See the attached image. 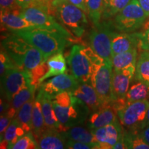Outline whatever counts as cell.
Here are the masks:
<instances>
[{"label": "cell", "instance_id": "obj_1", "mask_svg": "<svg viewBox=\"0 0 149 149\" xmlns=\"http://www.w3.org/2000/svg\"><path fill=\"white\" fill-rule=\"evenodd\" d=\"M1 47L19 68L31 72L42 63L46 61L43 53L38 48L22 37L11 33L1 37Z\"/></svg>", "mask_w": 149, "mask_h": 149}, {"label": "cell", "instance_id": "obj_2", "mask_svg": "<svg viewBox=\"0 0 149 149\" xmlns=\"http://www.w3.org/2000/svg\"><path fill=\"white\" fill-rule=\"evenodd\" d=\"M14 33L22 37L42 52L46 60L54 54L62 52L74 40L68 38L56 31L37 28L34 29L17 31Z\"/></svg>", "mask_w": 149, "mask_h": 149}, {"label": "cell", "instance_id": "obj_3", "mask_svg": "<svg viewBox=\"0 0 149 149\" xmlns=\"http://www.w3.org/2000/svg\"><path fill=\"white\" fill-rule=\"evenodd\" d=\"M52 13L74 37L80 39L88 26L86 13L68 0H53Z\"/></svg>", "mask_w": 149, "mask_h": 149}, {"label": "cell", "instance_id": "obj_4", "mask_svg": "<svg viewBox=\"0 0 149 149\" xmlns=\"http://www.w3.org/2000/svg\"><path fill=\"white\" fill-rule=\"evenodd\" d=\"M102 59L91 47L74 44L67 57V64L71 74L79 83L89 82L92 65Z\"/></svg>", "mask_w": 149, "mask_h": 149}, {"label": "cell", "instance_id": "obj_5", "mask_svg": "<svg viewBox=\"0 0 149 149\" xmlns=\"http://www.w3.org/2000/svg\"><path fill=\"white\" fill-rule=\"evenodd\" d=\"M113 64L102 59L91 67L90 82L97 93L102 106L112 102Z\"/></svg>", "mask_w": 149, "mask_h": 149}, {"label": "cell", "instance_id": "obj_6", "mask_svg": "<svg viewBox=\"0 0 149 149\" xmlns=\"http://www.w3.org/2000/svg\"><path fill=\"white\" fill-rule=\"evenodd\" d=\"M148 17L138 0L131 1L114 17L113 26L116 31L122 33H134L144 26Z\"/></svg>", "mask_w": 149, "mask_h": 149}, {"label": "cell", "instance_id": "obj_7", "mask_svg": "<svg viewBox=\"0 0 149 149\" xmlns=\"http://www.w3.org/2000/svg\"><path fill=\"white\" fill-rule=\"evenodd\" d=\"M53 105L59 121L67 128L82 125L86 122L91 113L86 104L73 95L69 104L60 106L53 103Z\"/></svg>", "mask_w": 149, "mask_h": 149}, {"label": "cell", "instance_id": "obj_8", "mask_svg": "<svg viewBox=\"0 0 149 149\" xmlns=\"http://www.w3.org/2000/svg\"><path fill=\"white\" fill-rule=\"evenodd\" d=\"M115 30L113 21L104 19L98 25L94 26L88 35L90 47L104 60L112 62L111 33Z\"/></svg>", "mask_w": 149, "mask_h": 149}, {"label": "cell", "instance_id": "obj_9", "mask_svg": "<svg viewBox=\"0 0 149 149\" xmlns=\"http://www.w3.org/2000/svg\"><path fill=\"white\" fill-rule=\"evenodd\" d=\"M30 84H33L31 72L21 69L16 64L9 67L1 76L3 99L10 103L19 91Z\"/></svg>", "mask_w": 149, "mask_h": 149}, {"label": "cell", "instance_id": "obj_10", "mask_svg": "<svg viewBox=\"0 0 149 149\" xmlns=\"http://www.w3.org/2000/svg\"><path fill=\"white\" fill-rule=\"evenodd\" d=\"M149 100H143L125 104L117 109L120 122L127 130H141L144 128Z\"/></svg>", "mask_w": 149, "mask_h": 149}, {"label": "cell", "instance_id": "obj_11", "mask_svg": "<svg viewBox=\"0 0 149 149\" xmlns=\"http://www.w3.org/2000/svg\"><path fill=\"white\" fill-rule=\"evenodd\" d=\"M20 15L40 29L56 31L72 40H77L69 31L63 26L53 15L37 6L22 8Z\"/></svg>", "mask_w": 149, "mask_h": 149}, {"label": "cell", "instance_id": "obj_12", "mask_svg": "<svg viewBox=\"0 0 149 149\" xmlns=\"http://www.w3.org/2000/svg\"><path fill=\"white\" fill-rule=\"evenodd\" d=\"M136 65L120 70H113L112 75V104L115 109L126 104V97L132 79L135 77Z\"/></svg>", "mask_w": 149, "mask_h": 149}, {"label": "cell", "instance_id": "obj_13", "mask_svg": "<svg viewBox=\"0 0 149 149\" xmlns=\"http://www.w3.org/2000/svg\"><path fill=\"white\" fill-rule=\"evenodd\" d=\"M79 82L72 74L63 73L56 75L45 82H42L39 87L43 92L53 98L62 92H72L77 88Z\"/></svg>", "mask_w": 149, "mask_h": 149}, {"label": "cell", "instance_id": "obj_14", "mask_svg": "<svg viewBox=\"0 0 149 149\" xmlns=\"http://www.w3.org/2000/svg\"><path fill=\"white\" fill-rule=\"evenodd\" d=\"M122 124L120 120L104 127L91 130L100 149H111L116 144L123 134Z\"/></svg>", "mask_w": 149, "mask_h": 149}, {"label": "cell", "instance_id": "obj_15", "mask_svg": "<svg viewBox=\"0 0 149 149\" xmlns=\"http://www.w3.org/2000/svg\"><path fill=\"white\" fill-rule=\"evenodd\" d=\"M118 120L117 110L113 104H108L91 112L86 121V126L91 130H93L114 123Z\"/></svg>", "mask_w": 149, "mask_h": 149}, {"label": "cell", "instance_id": "obj_16", "mask_svg": "<svg viewBox=\"0 0 149 149\" xmlns=\"http://www.w3.org/2000/svg\"><path fill=\"white\" fill-rule=\"evenodd\" d=\"M21 11L1 10V29L10 33L38 28L21 15Z\"/></svg>", "mask_w": 149, "mask_h": 149}, {"label": "cell", "instance_id": "obj_17", "mask_svg": "<svg viewBox=\"0 0 149 149\" xmlns=\"http://www.w3.org/2000/svg\"><path fill=\"white\" fill-rule=\"evenodd\" d=\"M111 41L113 56L133 48H138V33H122L113 31L111 33Z\"/></svg>", "mask_w": 149, "mask_h": 149}, {"label": "cell", "instance_id": "obj_18", "mask_svg": "<svg viewBox=\"0 0 149 149\" xmlns=\"http://www.w3.org/2000/svg\"><path fill=\"white\" fill-rule=\"evenodd\" d=\"M36 97L39 98L42 104V113L46 128H53L59 132H64L68 130V128L63 126L57 118L53 108L52 99L46 95L40 88H39Z\"/></svg>", "mask_w": 149, "mask_h": 149}, {"label": "cell", "instance_id": "obj_19", "mask_svg": "<svg viewBox=\"0 0 149 149\" xmlns=\"http://www.w3.org/2000/svg\"><path fill=\"white\" fill-rule=\"evenodd\" d=\"M68 139L63 132L47 128L37 139L38 148L63 149L66 148Z\"/></svg>", "mask_w": 149, "mask_h": 149}, {"label": "cell", "instance_id": "obj_20", "mask_svg": "<svg viewBox=\"0 0 149 149\" xmlns=\"http://www.w3.org/2000/svg\"><path fill=\"white\" fill-rule=\"evenodd\" d=\"M72 94L86 104L91 110V113L99 109L102 106L97 93L90 81L79 83L77 88L72 91Z\"/></svg>", "mask_w": 149, "mask_h": 149}, {"label": "cell", "instance_id": "obj_21", "mask_svg": "<svg viewBox=\"0 0 149 149\" xmlns=\"http://www.w3.org/2000/svg\"><path fill=\"white\" fill-rule=\"evenodd\" d=\"M37 84H30L19 91L10 102V107L8 111L5 113L12 120L15 118L19 110L21 109L22 106L26 102L36 97L35 91L37 89Z\"/></svg>", "mask_w": 149, "mask_h": 149}, {"label": "cell", "instance_id": "obj_22", "mask_svg": "<svg viewBox=\"0 0 149 149\" xmlns=\"http://www.w3.org/2000/svg\"><path fill=\"white\" fill-rule=\"evenodd\" d=\"M48 71L39 79L38 85L44 82L46 79L51 77L65 73L66 70V59L62 52L54 54L46 61Z\"/></svg>", "mask_w": 149, "mask_h": 149}, {"label": "cell", "instance_id": "obj_23", "mask_svg": "<svg viewBox=\"0 0 149 149\" xmlns=\"http://www.w3.org/2000/svg\"><path fill=\"white\" fill-rule=\"evenodd\" d=\"M26 132L22 127L17 119L15 117L6 130L2 140H1V148H12L13 145Z\"/></svg>", "mask_w": 149, "mask_h": 149}, {"label": "cell", "instance_id": "obj_24", "mask_svg": "<svg viewBox=\"0 0 149 149\" xmlns=\"http://www.w3.org/2000/svg\"><path fill=\"white\" fill-rule=\"evenodd\" d=\"M63 133L68 139L95 145L98 149H100L94 135L88 127L85 128L81 125L75 126L68 128Z\"/></svg>", "mask_w": 149, "mask_h": 149}, {"label": "cell", "instance_id": "obj_25", "mask_svg": "<svg viewBox=\"0 0 149 149\" xmlns=\"http://www.w3.org/2000/svg\"><path fill=\"white\" fill-rule=\"evenodd\" d=\"M137 57L138 48H133L130 51L113 55L112 60L113 70H120L131 65H136Z\"/></svg>", "mask_w": 149, "mask_h": 149}, {"label": "cell", "instance_id": "obj_26", "mask_svg": "<svg viewBox=\"0 0 149 149\" xmlns=\"http://www.w3.org/2000/svg\"><path fill=\"white\" fill-rule=\"evenodd\" d=\"M32 126V132L36 139H38L41 135L44 133V130L47 128L46 126L45 122H44L42 104H41L40 100L37 97H35L34 104H33Z\"/></svg>", "mask_w": 149, "mask_h": 149}, {"label": "cell", "instance_id": "obj_27", "mask_svg": "<svg viewBox=\"0 0 149 149\" xmlns=\"http://www.w3.org/2000/svg\"><path fill=\"white\" fill-rule=\"evenodd\" d=\"M135 79L149 85V51H141L136 63Z\"/></svg>", "mask_w": 149, "mask_h": 149}, {"label": "cell", "instance_id": "obj_28", "mask_svg": "<svg viewBox=\"0 0 149 149\" xmlns=\"http://www.w3.org/2000/svg\"><path fill=\"white\" fill-rule=\"evenodd\" d=\"M123 137L126 148L149 149V145L145 141L140 130L123 129Z\"/></svg>", "mask_w": 149, "mask_h": 149}, {"label": "cell", "instance_id": "obj_29", "mask_svg": "<svg viewBox=\"0 0 149 149\" xmlns=\"http://www.w3.org/2000/svg\"><path fill=\"white\" fill-rule=\"evenodd\" d=\"M143 100H149V85L137 81L129 88L126 97V104Z\"/></svg>", "mask_w": 149, "mask_h": 149}, {"label": "cell", "instance_id": "obj_30", "mask_svg": "<svg viewBox=\"0 0 149 149\" xmlns=\"http://www.w3.org/2000/svg\"><path fill=\"white\" fill-rule=\"evenodd\" d=\"M35 99V97L31 99L29 101L26 102L21 107V109L19 110L17 114L15 117L26 133L29 131H32L33 109Z\"/></svg>", "mask_w": 149, "mask_h": 149}, {"label": "cell", "instance_id": "obj_31", "mask_svg": "<svg viewBox=\"0 0 149 149\" xmlns=\"http://www.w3.org/2000/svg\"><path fill=\"white\" fill-rule=\"evenodd\" d=\"M87 14L94 26L101 22L104 10V0H86Z\"/></svg>", "mask_w": 149, "mask_h": 149}, {"label": "cell", "instance_id": "obj_32", "mask_svg": "<svg viewBox=\"0 0 149 149\" xmlns=\"http://www.w3.org/2000/svg\"><path fill=\"white\" fill-rule=\"evenodd\" d=\"M130 1L131 0H110L109 4L104 8L102 19H111L125 8Z\"/></svg>", "mask_w": 149, "mask_h": 149}, {"label": "cell", "instance_id": "obj_33", "mask_svg": "<svg viewBox=\"0 0 149 149\" xmlns=\"http://www.w3.org/2000/svg\"><path fill=\"white\" fill-rule=\"evenodd\" d=\"M13 149H34L38 148V144L36 138L32 131L26 133L22 137L17 141L12 147Z\"/></svg>", "mask_w": 149, "mask_h": 149}, {"label": "cell", "instance_id": "obj_34", "mask_svg": "<svg viewBox=\"0 0 149 149\" xmlns=\"http://www.w3.org/2000/svg\"><path fill=\"white\" fill-rule=\"evenodd\" d=\"M138 37L139 49L149 51V26L144 29L142 32H138Z\"/></svg>", "mask_w": 149, "mask_h": 149}, {"label": "cell", "instance_id": "obj_35", "mask_svg": "<svg viewBox=\"0 0 149 149\" xmlns=\"http://www.w3.org/2000/svg\"><path fill=\"white\" fill-rule=\"evenodd\" d=\"M1 10L22 11V8L17 0H0Z\"/></svg>", "mask_w": 149, "mask_h": 149}, {"label": "cell", "instance_id": "obj_36", "mask_svg": "<svg viewBox=\"0 0 149 149\" xmlns=\"http://www.w3.org/2000/svg\"><path fill=\"white\" fill-rule=\"evenodd\" d=\"M66 148L70 149H98L95 145L87 144V143L81 142L68 139L66 143Z\"/></svg>", "mask_w": 149, "mask_h": 149}, {"label": "cell", "instance_id": "obj_37", "mask_svg": "<svg viewBox=\"0 0 149 149\" xmlns=\"http://www.w3.org/2000/svg\"><path fill=\"white\" fill-rule=\"evenodd\" d=\"M12 119L9 117L6 113L1 115L0 117V140H2L6 130L10 124Z\"/></svg>", "mask_w": 149, "mask_h": 149}, {"label": "cell", "instance_id": "obj_38", "mask_svg": "<svg viewBox=\"0 0 149 149\" xmlns=\"http://www.w3.org/2000/svg\"><path fill=\"white\" fill-rule=\"evenodd\" d=\"M72 4L75 5L76 6L79 7L83 11H84L86 13H87V7L86 3V0H68Z\"/></svg>", "mask_w": 149, "mask_h": 149}, {"label": "cell", "instance_id": "obj_39", "mask_svg": "<svg viewBox=\"0 0 149 149\" xmlns=\"http://www.w3.org/2000/svg\"><path fill=\"white\" fill-rule=\"evenodd\" d=\"M17 1L22 8L33 6L35 3V0H17Z\"/></svg>", "mask_w": 149, "mask_h": 149}, {"label": "cell", "instance_id": "obj_40", "mask_svg": "<svg viewBox=\"0 0 149 149\" xmlns=\"http://www.w3.org/2000/svg\"><path fill=\"white\" fill-rule=\"evenodd\" d=\"M139 3L145 12L147 17H149V0H138Z\"/></svg>", "mask_w": 149, "mask_h": 149}, {"label": "cell", "instance_id": "obj_41", "mask_svg": "<svg viewBox=\"0 0 149 149\" xmlns=\"http://www.w3.org/2000/svg\"><path fill=\"white\" fill-rule=\"evenodd\" d=\"M140 131L141 134L142 135L143 137H144V139H145V141H146L149 145V125L146 126V127H144L143 129H141Z\"/></svg>", "mask_w": 149, "mask_h": 149}, {"label": "cell", "instance_id": "obj_42", "mask_svg": "<svg viewBox=\"0 0 149 149\" xmlns=\"http://www.w3.org/2000/svg\"><path fill=\"white\" fill-rule=\"evenodd\" d=\"M149 125V109L148 110V112H147V115H146V120H145L144 124V128L146 127V126Z\"/></svg>", "mask_w": 149, "mask_h": 149}, {"label": "cell", "instance_id": "obj_43", "mask_svg": "<svg viewBox=\"0 0 149 149\" xmlns=\"http://www.w3.org/2000/svg\"><path fill=\"white\" fill-rule=\"evenodd\" d=\"M110 0H104V8L107 6V5L109 4Z\"/></svg>", "mask_w": 149, "mask_h": 149}, {"label": "cell", "instance_id": "obj_44", "mask_svg": "<svg viewBox=\"0 0 149 149\" xmlns=\"http://www.w3.org/2000/svg\"><path fill=\"white\" fill-rule=\"evenodd\" d=\"M149 26V17H148V19H147V20H146V23H145V24H144V29H146V28L147 27V26Z\"/></svg>", "mask_w": 149, "mask_h": 149}]
</instances>
